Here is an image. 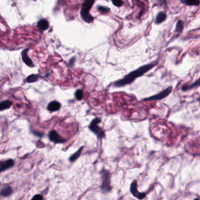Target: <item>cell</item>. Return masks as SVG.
<instances>
[{"instance_id":"cell-1","label":"cell","mask_w":200,"mask_h":200,"mask_svg":"<svg viewBox=\"0 0 200 200\" xmlns=\"http://www.w3.org/2000/svg\"><path fill=\"white\" fill-rule=\"evenodd\" d=\"M157 65V62H152L137 68V69L129 73L126 76H125L123 79L115 82L113 85L116 87H122L126 85H129L133 82L135 79L139 78L140 76L145 75V73L149 71L153 67H156Z\"/></svg>"},{"instance_id":"cell-2","label":"cell","mask_w":200,"mask_h":200,"mask_svg":"<svg viewBox=\"0 0 200 200\" xmlns=\"http://www.w3.org/2000/svg\"><path fill=\"white\" fill-rule=\"evenodd\" d=\"M94 3V1H85L83 3L80 11V15L83 20L87 23H91L93 21L94 18L90 14L89 11Z\"/></svg>"},{"instance_id":"cell-3","label":"cell","mask_w":200,"mask_h":200,"mask_svg":"<svg viewBox=\"0 0 200 200\" xmlns=\"http://www.w3.org/2000/svg\"><path fill=\"white\" fill-rule=\"evenodd\" d=\"M100 176L102 178L101 189L105 193H109L112 190L110 186V174L108 170L103 169L100 171Z\"/></svg>"},{"instance_id":"cell-4","label":"cell","mask_w":200,"mask_h":200,"mask_svg":"<svg viewBox=\"0 0 200 200\" xmlns=\"http://www.w3.org/2000/svg\"><path fill=\"white\" fill-rule=\"evenodd\" d=\"M101 120L99 118H96L93 119L89 126V129L94 134H95L97 136V137L100 139H102L104 137L105 133L104 132L102 129V128L100 127L98 124L100 123Z\"/></svg>"},{"instance_id":"cell-5","label":"cell","mask_w":200,"mask_h":200,"mask_svg":"<svg viewBox=\"0 0 200 200\" xmlns=\"http://www.w3.org/2000/svg\"><path fill=\"white\" fill-rule=\"evenodd\" d=\"M173 90V87L169 86L165 89L164 91H161V92L158 93V94L154 95L150 97H147L144 99V100H148V101H154V100H161L164 99L165 97L168 96Z\"/></svg>"},{"instance_id":"cell-6","label":"cell","mask_w":200,"mask_h":200,"mask_svg":"<svg viewBox=\"0 0 200 200\" xmlns=\"http://www.w3.org/2000/svg\"><path fill=\"white\" fill-rule=\"evenodd\" d=\"M48 137L51 141L55 143H63L67 140L61 137L57 132L55 130H51L49 133Z\"/></svg>"},{"instance_id":"cell-7","label":"cell","mask_w":200,"mask_h":200,"mask_svg":"<svg viewBox=\"0 0 200 200\" xmlns=\"http://www.w3.org/2000/svg\"><path fill=\"white\" fill-rule=\"evenodd\" d=\"M130 192L133 194L134 197H136L139 200H142L145 197V193H140L137 191V182L136 180H134L131 184L130 186Z\"/></svg>"},{"instance_id":"cell-8","label":"cell","mask_w":200,"mask_h":200,"mask_svg":"<svg viewBox=\"0 0 200 200\" xmlns=\"http://www.w3.org/2000/svg\"><path fill=\"white\" fill-rule=\"evenodd\" d=\"M15 164L14 161L12 159H8L5 161L0 162V171L1 172L4 171L12 167Z\"/></svg>"},{"instance_id":"cell-9","label":"cell","mask_w":200,"mask_h":200,"mask_svg":"<svg viewBox=\"0 0 200 200\" xmlns=\"http://www.w3.org/2000/svg\"><path fill=\"white\" fill-rule=\"evenodd\" d=\"M29 51V49L27 48L23 50V51L21 53V56H22V59L25 63L30 67H34V65L32 62V60L30 58L28 55V51Z\"/></svg>"},{"instance_id":"cell-10","label":"cell","mask_w":200,"mask_h":200,"mask_svg":"<svg viewBox=\"0 0 200 200\" xmlns=\"http://www.w3.org/2000/svg\"><path fill=\"white\" fill-rule=\"evenodd\" d=\"M200 86V78L197 81L190 85H185L182 87V91H188Z\"/></svg>"},{"instance_id":"cell-11","label":"cell","mask_w":200,"mask_h":200,"mask_svg":"<svg viewBox=\"0 0 200 200\" xmlns=\"http://www.w3.org/2000/svg\"><path fill=\"white\" fill-rule=\"evenodd\" d=\"M61 103L57 101H52L49 103L47 109L50 112H56L61 108Z\"/></svg>"},{"instance_id":"cell-12","label":"cell","mask_w":200,"mask_h":200,"mask_svg":"<svg viewBox=\"0 0 200 200\" xmlns=\"http://www.w3.org/2000/svg\"><path fill=\"white\" fill-rule=\"evenodd\" d=\"M49 25V24L48 21L45 19H42L39 20L37 24V26L39 30L43 31L47 30L48 28Z\"/></svg>"},{"instance_id":"cell-13","label":"cell","mask_w":200,"mask_h":200,"mask_svg":"<svg viewBox=\"0 0 200 200\" xmlns=\"http://www.w3.org/2000/svg\"><path fill=\"white\" fill-rule=\"evenodd\" d=\"M12 192H13L12 188L11 186H4L3 188H1V195L2 197H8V196L11 195L12 194Z\"/></svg>"},{"instance_id":"cell-14","label":"cell","mask_w":200,"mask_h":200,"mask_svg":"<svg viewBox=\"0 0 200 200\" xmlns=\"http://www.w3.org/2000/svg\"><path fill=\"white\" fill-rule=\"evenodd\" d=\"M166 19V14L164 12H158L156 16L155 23L157 24H159L161 22H164Z\"/></svg>"},{"instance_id":"cell-15","label":"cell","mask_w":200,"mask_h":200,"mask_svg":"<svg viewBox=\"0 0 200 200\" xmlns=\"http://www.w3.org/2000/svg\"><path fill=\"white\" fill-rule=\"evenodd\" d=\"M82 150H83V147H81L77 152H75L74 154H73L72 155H71L69 157V161L71 162H73L75 160H76L79 158L80 155L81 154Z\"/></svg>"},{"instance_id":"cell-16","label":"cell","mask_w":200,"mask_h":200,"mask_svg":"<svg viewBox=\"0 0 200 200\" xmlns=\"http://www.w3.org/2000/svg\"><path fill=\"white\" fill-rule=\"evenodd\" d=\"M181 1L182 3L191 6H198L200 4V1L198 0H182Z\"/></svg>"},{"instance_id":"cell-17","label":"cell","mask_w":200,"mask_h":200,"mask_svg":"<svg viewBox=\"0 0 200 200\" xmlns=\"http://www.w3.org/2000/svg\"><path fill=\"white\" fill-rule=\"evenodd\" d=\"M11 105H12V102L9 100L2 101L0 104V109L1 110H3L9 109L11 106Z\"/></svg>"},{"instance_id":"cell-18","label":"cell","mask_w":200,"mask_h":200,"mask_svg":"<svg viewBox=\"0 0 200 200\" xmlns=\"http://www.w3.org/2000/svg\"><path fill=\"white\" fill-rule=\"evenodd\" d=\"M38 78H39V76L38 75L32 74V75H30L28 77H27L26 80L28 83H33V82H35L36 81H38Z\"/></svg>"},{"instance_id":"cell-19","label":"cell","mask_w":200,"mask_h":200,"mask_svg":"<svg viewBox=\"0 0 200 200\" xmlns=\"http://www.w3.org/2000/svg\"><path fill=\"white\" fill-rule=\"evenodd\" d=\"M184 28V22L182 20H178L177 22L176 27V31L177 32L180 33Z\"/></svg>"},{"instance_id":"cell-20","label":"cell","mask_w":200,"mask_h":200,"mask_svg":"<svg viewBox=\"0 0 200 200\" xmlns=\"http://www.w3.org/2000/svg\"><path fill=\"white\" fill-rule=\"evenodd\" d=\"M75 97L78 100H81L83 97V91L81 89H78L75 92Z\"/></svg>"},{"instance_id":"cell-21","label":"cell","mask_w":200,"mask_h":200,"mask_svg":"<svg viewBox=\"0 0 200 200\" xmlns=\"http://www.w3.org/2000/svg\"><path fill=\"white\" fill-rule=\"evenodd\" d=\"M109 10H110L109 8L104 6H99L97 7V10L102 14H105L109 12Z\"/></svg>"},{"instance_id":"cell-22","label":"cell","mask_w":200,"mask_h":200,"mask_svg":"<svg viewBox=\"0 0 200 200\" xmlns=\"http://www.w3.org/2000/svg\"><path fill=\"white\" fill-rule=\"evenodd\" d=\"M112 3L113 4L114 6H122V5L123 4V2L122 1H120V0H113L112 1Z\"/></svg>"},{"instance_id":"cell-23","label":"cell","mask_w":200,"mask_h":200,"mask_svg":"<svg viewBox=\"0 0 200 200\" xmlns=\"http://www.w3.org/2000/svg\"><path fill=\"white\" fill-rule=\"evenodd\" d=\"M31 200H43V196L41 194H36L32 198Z\"/></svg>"},{"instance_id":"cell-24","label":"cell","mask_w":200,"mask_h":200,"mask_svg":"<svg viewBox=\"0 0 200 200\" xmlns=\"http://www.w3.org/2000/svg\"><path fill=\"white\" fill-rule=\"evenodd\" d=\"M32 133H34V134H35V136H38V137H42V136H43V133L38 132V131H34V132H32Z\"/></svg>"},{"instance_id":"cell-25","label":"cell","mask_w":200,"mask_h":200,"mask_svg":"<svg viewBox=\"0 0 200 200\" xmlns=\"http://www.w3.org/2000/svg\"><path fill=\"white\" fill-rule=\"evenodd\" d=\"M75 58H72L71 60H70V62H69V64L71 67H73L74 65V63H75Z\"/></svg>"},{"instance_id":"cell-26","label":"cell","mask_w":200,"mask_h":200,"mask_svg":"<svg viewBox=\"0 0 200 200\" xmlns=\"http://www.w3.org/2000/svg\"><path fill=\"white\" fill-rule=\"evenodd\" d=\"M197 100H198L199 102H200V97H198V98L197 99Z\"/></svg>"},{"instance_id":"cell-27","label":"cell","mask_w":200,"mask_h":200,"mask_svg":"<svg viewBox=\"0 0 200 200\" xmlns=\"http://www.w3.org/2000/svg\"><path fill=\"white\" fill-rule=\"evenodd\" d=\"M194 200H200V199H198V198H196V199H194Z\"/></svg>"}]
</instances>
